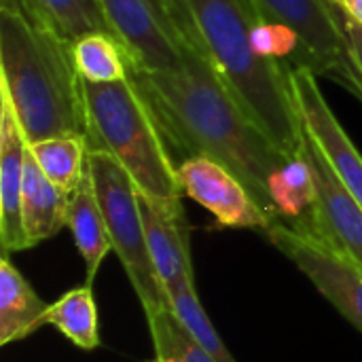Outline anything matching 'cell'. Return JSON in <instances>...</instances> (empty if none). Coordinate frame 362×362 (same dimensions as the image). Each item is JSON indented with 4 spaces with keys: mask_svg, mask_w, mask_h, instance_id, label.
Returning a JSON list of instances; mask_svg holds the SVG:
<instances>
[{
    "mask_svg": "<svg viewBox=\"0 0 362 362\" xmlns=\"http://www.w3.org/2000/svg\"><path fill=\"white\" fill-rule=\"evenodd\" d=\"M132 78L151 104L168 144L182 151L185 159L208 157L225 165L248 187L267 214L280 218L267 185L288 157L246 115L191 40L178 68L132 70Z\"/></svg>",
    "mask_w": 362,
    "mask_h": 362,
    "instance_id": "1",
    "label": "cell"
},
{
    "mask_svg": "<svg viewBox=\"0 0 362 362\" xmlns=\"http://www.w3.org/2000/svg\"><path fill=\"white\" fill-rule=\"evenodd\" d=\"M187 38L202 51L246 115L286 157L305 146L291 72L257 53L252 34L261 15L252 0H172Z\"/></svg>",
    "mask_w": 362,
    "mask_h": 362,
    "instance_id": "2",
    "label": "cell"
},
{
    "mask_svg": "<svg viewBox=\"0 0 362 362\" xmlns=\"http://www.w3.org/2000/svg\"><path fill=\"white\" fill-rule=\"evenodd\" d=\"M0 95L28 144L87 138L85 83L72 45L34 17L21 0H0Z\"/></svg>",
    "mask_w": 362,
    "mask_h": 362,
    "instance_id": "3",
    "label": "cell"
},
{
    "mask_svg": "<svg viewBox=\"0 0 362 362\" xmlns=\"http://www.w3.org/2000/svg\"><path fill=\"white\" fill-rule=\"evenodd\" d=\"M85 106L89 151L115 157L144 195L182 197L178 165L151 104L132 76L106 85L85 83Z\"/></svg>",
    "mask_w": 362,
    "mask_h": 362,
    "instance_id": "4",
    "label": "cell"
},
{
    "mask_svg": "<svg viewBox=\"0 0 362 362\" xmlns=\"http://www.w3.org/2000/svg\"><path fill=\"white\" fill-rule=\"evenodd\" d=\"M87 174L102 210L112 250L129 278L144 316L168 308L165 293L148 255L140 210V189L134 178L115 157L102 151H89Z\"/></svg>",
    "mask_w": 362,
    "mask_h": 362,
    "instance_id": "5",
    "label": "cell"
},
{
    "mask_svg": "<svg viewBox=\"0 0 362 362\" xmlns=\"http://www.w3.org/2000/svg\"><path fill=\"white\" fill-rule=\"evenodd\" d=\"M132 70L163 72L182 64L187 34L172 0H98Z\"/></svg>",
    "mask_w": 362,
    "mask_h": 362,
    "instance_id": "6",
    "label": "cell"
},
{
    "mask_svg": "<svg viewBox=\"0 0 362 362\" xmlns=\"http://www.w3.org/2000/svg\"><path fill=\"white\" fill-rule=\"evenodd\" d=\"M269 242L291 259L316 291L362 333V272L320 238L278 218L267 229Z\"/></svg>",
    "mask_w": 362,
    "mask_h": 362,
    "instance_id": "7",
    "label": "cell"
},
{
    "mask_svg": "<svg viewBox=\"0 0 362 362\" xmlns=\"http://www.w3.org/2000/svg\"><path fill=\"white\" fill-rule=\"evenodd\" d=\"M263 21L288 25L301 38L310 70L346 81L350 70L341 11L335 0H252Z\"/></svg>",
    "mask_w": 362,
    "mask_h": 362,
    "instance_id": "8",
    "label": "cell"
},
{
    "mask_svg": "<svg viewBox=\"0 0 362 362\" xmlns=\"http://www.w3.org/2000/svg\"><path fill=\"white\" fill-rule=\"evenodd\" d=\"M293 95L303 121L305 134L325 155L333 174L362 208V155L329 106L318 74L310 68H288Z\"/></svg>",
    "mask_w": 362,
    "mask_h": 362,
    "instance_id": "9",
    "label": "cell"
},
{
    "mask_svg": "<svg viewBox=\"0 0 362 362\" xmlns=\"http://www.w3.org/2000/svg\"><path fill=\"white\" fill-rule=\"evenodd\" d=\"M182 195L206 208L221 227L265 231L278 221L267 214L248 187L225 165L208 157H189L178 163Z\"/></svg>",
    "mask_w": 362,
    "mask_h": 362,
    "instance_id": "10",
    "label": "cell"
},
{
    "mask_svg": "<svg viewBox=\"0 0 362 362\" xmlns=\"http://www.w3.org/2000/svg\"><path fill=\"white\" fill-rule=\"evenodd\" d=\"M305 155L316 176V204L299 221L301 229L327 242L362 272V208L333 174L320 148L305 134Z\"/></svg>",
    "mask_w": 362,
    "mask_h": 362,
    "instance_id": "11",
    "label": "cell"
},
{
    "mask_svg": "<svg viewBox=\"0 0 362 362\" xmlns=\"http://www.w3.org/2000/svg\"><path fill=\"white\" fill-rule=\"evenodd\" d=\"M178 199H157L140 193L146 246L163 293L178 286H195L189 227Z\"/></svg>",
    "mask_w": 362,
    "mask_h": 362,
    "instance_id": "12",
    "label": "cell"
},
{
    "mask_svg": "<svg viewBox=\"0 0 362 362\" xmlns=\"http://www.w3.org/2000/svg\"><path fill=\"white\" fill-rule=\"evenodd\" d=\"M28 142L11 104L0 95V246L2 255L28 250L21 223V193Z\"/></svg>",
    "mask_w": 362,
    "mask_h": 362,
    "instance_id": "13",
    "label": "cell"
},
{
    "mask_svg": "<svg viewBox=\"0 0 362 362\" xmlns=\"http://www.w3.org/2000/svg\"><path fill=\"white\" fill-rule=\"evenodd\" d=\"M68 195H64L38 168L30 148L25 153L23 193H21V223L28 248L53 238L66 227Z\"/></svg>",
    "mask_w": 362,
    "mask_h": 362,
    "instance_id": "14",
    "label": "cell"
},
{
    "mask_svg": "<svg viewBox=\"0 0 362 362\" xmlns=\"http://www.w3.org/2000/svg\"><path fill=\"white\" fill-rule=\"evenodd\" d=\"M49 303L30 286L23 274L11 263L8 255L0 259V346L19 341L42 327Z\"/></svg>",
    "mask_w": 362,
    "mask_h": 362,
    "instance_id": "15",
    "label": "cell"
},
{
    "mask_svg": "<svg viewBox=\"0 0 362 362\" xmlns=\"http://www.w3.org/2000/svg\"><path fill=\"white\" fill-rule=\"evenodd\" d=\"M66 227L72 231L76 250L85 263V284H93L104 259L112 250L108 229L98 206L89 174L81 182V187L68 197V212H66Z\"/></svg>",
    "mask_w": 362,
    "mask_h": 362,
    "instance_id": "16",
    "label": "cell"
},
{
    "mask_svg": "<svg viewBox=\"0 0 362 362\" xmlns=\"http://www.w3.org/2000/svg\"><path fill=\"white\" fill-rule=\"evenodd\" d=\"M55 327L76 348L91 352L100 346V318L93 297V288L83 284L64 293L55 303L49 305L42 316V327Z\"/></svg>",
    "mask_w": 362,
    "mask_h": 362,
    "instance_id": "17",
    "label": "cell"
},
{
    "mask_svg": "<svg viewBox=\"0 0 362 362\" xmlns=\"http://www.w3.org/2000/svg\"><path fill=\"white\" fill-rule=\"evenodd\" d=\"M42 174L64 193L72 195L87 178L89 142L85 136H59L28 144Z\"/></svg>",
    "mask_w": 362,
    "mask_h": 362,
    "instance_id": "18",
    "label": "cell"
},
{
    "mask_svg": "<svg viewBox=\"0 0 362 362\" xmlns=\"http://www.w3.org/2000/svg\"><path fill=\"white\" fill-rule=\"evenodd\" d=\"M21 4L70 45L87 34H112L98 0H21Z\"/></svg>",
    "mask_w": 362,
    "mask_h": 362,
    "instance_id": "19",
    "label": "cell"
},
{
    "mask_svg": "<svg viewBox=\"0 0 362 362\" xmlns=\"http://www.w3.org/2000/svg\"><path fill=\"white\" fill-rule=\"evenodd\" d=\"M267 191L282 221H299L314 208L318 189L314 168L305 155V146L301 155L288 157L286 163L272 174Z\"/></svg>",
    "mask_w": 362,
    "mask_h": 362,
    "instance_id": "20",
    "label": "cell"
},
{
    "mask_svg": "<svg viewBox=\"0 0 362 362\" xmlns=\"http://www.w3.org/2000/svg\"><path fill=\"white\" fill-rule=\"evenodd\" d=\"M74 66L85 83L106 85L132 76V62L123 45L106 32H95L72 42Z\"/></svg>",
    "mask_w": 362,
    "mask_h": 362,
    "instance_id": "21",
    "label": "cell"
},
{
    "mask_svg": "<svg viewBox=\"0 0 362 362\" xmlns=\"http://www.w3.org/2000/svg\"><path fill=\"white\" fill-rule=\"evenodd\" d=\"M165 301L174 318L187 331V335L216 362H238L227 350L225 341L221 339L216 327L212 325L210 316L206 314L195 286H178L165 293Z\"/></svg>",
    "mask_w": 362,
    "mask_h": 362,
    "instance_id": "22",
    "label": "cell"
},
{
    "mask_svg": "<svg viewBox=\"0 0 362 362\" xmlns=\"http://www.w3.org/2000/svg\"><path fill=\"white\" fill-rule=\"evenodd\" d=\"M151 339L155 354L157 352H174L182 356L185 362H216L210 354H206L180 327V322L174 318L170 308H163L151 316H146Z\"/></svg>",
    "mask_w": 362,
    "mask_h": 362,
    "instance_id": "23",
    "label": "cell"
},
{
    "mask_svg": "<svg viewBox=\"0 0 362 362\" xmlns=\"http://www.w3.org/2000/svg\"><path fill=\"white\" fill-rule=\"evenodd\" d=\"M341 28L348 42V57H350V70L341 85H346L354 95H362V25L348 19L341 13Z\"/></svg>",
    "mask_w": 362,
    "mask_h": 362,
    "instance_id": "24",
    "label": "cell"
},
{
    "mask_svg": "<svg viewBox=\"0 0 362 362\" xmlns=\"http://www.w3.org/2000/svg\"><path fill=\"white\" fill-rule=\"evenodd\" d=\"M335 4L348 19L362 25V0H335Z\"/></svg>",
    "mask_w": 362,
    "mask_h": 362,
    "instance_id": "25",
    "label": "cell"
},
{
    "mask_svg": "<svg viewBox=\"0 0 362 362\" xmlns=\"http://www.w3.org/2000/svg\"><path fill=\"white\" fill-rule=\"evenodd\" d=\"M155 358H159L161 362H185L182 361V356H178V354H174V352H157Z\"/></svg>",
    "mask_w": 362,
    "mask_h": 362,
    "instance_id": "26",
    "label": "cell"
},
{
    "mask_svg": "<svg viewBox=\"0 0 362 362\" xmlns=\"http://www.w3.org/2000/svg\"><path fill=\"white\" fill-rule=\"evenodd\" d=\"M151 362H161V361H159V358H155V361H151Z\"/></svg>",
    "mask_w": 362,
    "mask_h": 362,
    "instance_id": "27",
    "label": "cell"
},
{
    "mask_svg": "<svg viewBox=\"0 0 362 362\" xmlns=\"http://www.w3.org/2000/svg\"><path fill=\"white\" fill-rule=\"evenodd\" d=\"M358 98H361V102H362V95H358Z\"/></svg>",
    "mask_w": 362,
    "mask_h": 362,
    "instance_id": "28",
    "label": "cell"
}]
</instances>
